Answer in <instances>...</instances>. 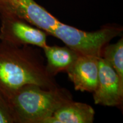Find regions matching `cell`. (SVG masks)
I'll list each match as a JSON object with an SVG mask.
<instances>
[{
  "label": "cell",
  "instance_id": "cell-2",
  "mask_svg": "<svg viewBox=\"0 0 123 123\" xmlns=\"http://www.w3.org/2000/svg\"><path fill=\"white\" fill-rule=\"evenodd\" d=\"M72 100L70 92L59 86L47 89L36 84H27L6 100L15 123H43L58 109Z\"/></svg>",
  "mask_w": 123,
  "mask_h": 123
},
{
  "label": "cell",
  "instance_id": "cell-4",
  "mask_svg": "<svg viewBox=\"0 0 123 123\" xmlns=\"http://www.w3.org/2000/svg\"><path fill=\"white\" fill-rule=\"evenodd\" d=\"M0 15L24 20L51 35L59 22L34 0H0Z\"/></svg>",
  "mask_w": 123,
  "mask_h": 123
},
{
  "label": "cell",
  "instance_id": "cell-5",
  "mask_svg": "<svg viewBox=\"0 0 123 123\" xmlns=\"http://www.w3.org/2000/svg\"><path fill=\"white\" fill-rule=\"evenodd\" d=\"M0 39L15 45H31L43 49L47 45L44 31L24 20L1 16Z\"/></svg>",
  "mask_w": 123,
  "mask_h": 123
},
{
  "label": "cell",
  "instance_id": "cell-10",
  "mask_svg": "<svg viewBox=\"0 0 123 123\" xmlns=\"http://www.w3.org/2000/svg\"><path fill=\"white\" fill-rule=\"evenodd\" d=\"M101 57L112 66L123 81V38L115 43H108L105 46Z\"/></svg>",
  "mask_w": 123,
  "mask_h": 123
},
{
  "label": "cell",
  "instance_id": "cell-7",
  "mask_svg": "<svg viewBox=\"0 0 123 123\" xmlns=\"http://www.w3.org/2000/svg\"><path fill=\"white\" fill-rule=\"evenodd\" d=\"M66 73L75 90L92 93L98 83L99 58L79 55Z\"/></svg>",
  "mask_w": 123,
  "mask_h": 123
},
{
  "label": "cell",
  "instance_id": "cell-9",
  "mask_svg": "<svg viewBox=\"0 0 123 123\" xmlns=\"http://www.w3.org/2000/svg\"><path fill=\"white\" fill-rule=\"evenodd\" d=\"M43 50L47 60L46 70L54 77L58 73L67 71L80 55L67 46L61 47L47 44Z\"/></svg>",
  "mask_w": 123,
  "mask_h": 123
},
{
  "label": "cell",
  "instance_id": "cell-3",
  "mask_svg": "<svg viewBox=\"0 0 123 123\" xmlns=\"http://www.w3.org/2000/svg\"><path fill=\"white\" fill-rule=\"evenodd\" d=\"M122 26L105 25L98 30L88 32L59 21L53 36L62 41L66 46L80 55L101 57L103 49L112 39L123 33Z\"/></svg>",
  "mask_w": 123,
  "mask_h": 123
},
{
  "label": "cell",
  "instance_id": "cell-6",
  "mask_svg": "<svg viewBox=\"0 0 123 123\" xmlns=\"http://www.w3.org/2000/svg\"><path fill=\"white\" fill-rule=\"evenodd\" d=\"M95 104L107 107H120L123 102V81L104 58H99V74L93 92Z\"/></svg>",
  "mask_w": 123,
  "mask_h": 123
},
{
  "label": "cell",
  "instance_id": "cell-1",
  "mask_svg": "<svg viewBox=\"0 0 123 123\" xmlns=\"http://www.w3.org/2000/svg\"><path fill=\"white\" fill-rule=\"evenodd\" d=\"M0 42V95L5 100L27 84L44 88L58 87L47 72L38 47Z\"/></svg>",
  "mask_w": 123,
  "mask_h": 123
},
{
  "label": "cell",
  "instance_id": "cell-11",
  "mask_svg": "<svg viewBox=\"0 0 123 123\" xmlns=\"http://www.w3.org/2000/svg\"><path fill=\"white\" fill-rule=\"evenodd\" d=\"M14 123V119L6 100L0 95V123Z\"/></svg>",
  "mask_w": 123,
  "mask_h": 123
},
{
  "label": "cell",
  "instance_id": "cell-8",
  "mask_svg": "<svg viewBox=\"0 0 123 123\" xmlns=\"http://www.w3.org/2000/svg\"><path fill=\"white\" fill-rule=\"evenodd\" d=\"M95 110L88 104L73 100L60 107L43 123H92Z\"/></svg>",
  "mask_w": 123,
  "mask_h": 123
}]
</instances>
